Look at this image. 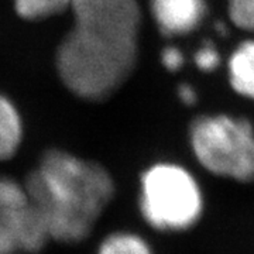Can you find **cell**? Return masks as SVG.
I'll return each instance as SVG.
<instances>
[{"label":"cell","mask_w":254,"mask_h":254,"mask_svg":"<svg viewBox=\"0 0 254 254\" xmlns=\"http://www.w3.org/2000/svg\"><path fill=\"white\" fill-rule=\"evenodd\" d=\"M72 30L57 51V69L75 96L105 100L133 73L138 55V0H72Z\"/></svg>","instance_id":"1"},{"label":"cell","mask_w":254,"mask_h":254,"mask_svg":"<svg viewBox=\"0 0 254 254\" xmlns=\"http://www.w3.org/2000/svg\"><path fill=\"white\" fill-rule=\"evenodd\" d=\"M24 188L51 240L68 245L91 235L115 195V182L103 165L61 150L41 157Z\"/></svg>","instance_id":"2"},{"label":"cell","mask_w":254,"mask_h":254,"mask_svg":"<svg viewBox=\"0 0 254 254\" xmlns=\"http://www.w3.org/2000/svg\"><path fill=\"white\" fill-rule=\"evenodd\" d=\"M140 212L157 230L181 232L202 215L203 199L193 175L181 165L158 163L140 178Z\"/></svg>","instance_id":"3"},{"label":"cell","mask_w":254,"mask_h":254,"mask_svg":"<svg viewBox=\"0 0 254 254\" xmlns=\"http://www.w3.org/2000/svg\"><path fill=\"white\" fill-rule=\"evenodd\" d=\"M192 151L209 173L235 181H254V127L229 115H203L190 128Z\"/></svg>","instance_id":"4"},{"label":"cell","mask_w":254,"mask_h":254,"mask_svg":"<svg viewBox=\"0 0 254 254\" xmlns=\"http://www.w3.org/2000/svg\"><path fill=\"white\" fill-rule=\"evenodd\" d=\"M51 240L24 184L0 175V252L38 253Z\"/></svg>","instance_id":"5"},{"label":"cell","mask_w":254,"mask_h":254,"mask_svg":"<svg viewBox=\"0 0 254 254\" xmlns=\"http://www.w3.org/2000/svg\"><path fill=\"white\" fill-rule=\"evenodd\" d=\"M150 11L164 36H187L205 20L208 3L206 0H150Z\"/></svg>","instance_id":"6"},{"label":"cell","mask_w":254,"mask_h":254,"mask_svg":"<svg viewBox=\"0 0 254 254\" xmlns=\"http://www.w3.org/2000/svg\"><path fill=\"white\" fill-rule=\"evenodd\" d=\"M232 89L254 100V40H246L235 48L227 63Z\"/></svg>","instance_id":"7"},{"label":"cell","mask_w":254,"mask_h":254,"mask_svg":"<svg viewBox=\"0 0 254 254\" xmlns=\"http://www.w3.org/2000/svg\"><path fill=\"white\" fill-rule=\"evenodd\" d=\"M23 141V120L14 103L0 93V161L14 157Z\"/></svg>","instance_id":"8"},{"label":"cell","mask_w":254,"mask_h":254,"mask_svg":"<svg viewBox=\"0 0 254 254\" xmlns=\"http://www.w3.org/2000/svg\"><path fill=\"white\" fill-rule=\"evenodd\" d=\"M96 254H153L144 239L130 232H116L100 242Z\"/></svg>","instance_id":"9"},{"label":"cell","mask_w":254,"mask_h":254,"mask_svg":"<svg viewBox=\"0 0 254 254\" xmlns=\"http://www.w3.org/2000/svg\"><path fill=\"white\" fill-rule=\"evenodd\" d=\"M72 0H14V9L21 18L40 20L71 7Z\"/></svg>","instance_id":"10"},{"label":"cell","mask_w":254,"mask_h":254,"mask_svg":"<svg viewBox=\"0 0 254 254\" xmlns=\"http://www.w3.org/2000/svg\"><path fill=\"white\" fill-rule=\"evenodd\" d=\"M227 11L233 26L254 33V0H227Z\"/></svg>","instance_id":"11"},{"label":"cell","mask_w":254,"mask_h":254,"mask_svg":"<svg viewBox=\"0 0 254 254\" xmlns=\"http://www.w3.org/2000/svg\"><path fill=\"white\" fill-rule=\"evenodd\" d=\"M193 60H195V65L202 72H212L220 65V54L218 48L212 43H206L200 47Z\"/></svg>","instance_id":"12"},{"label":"cell","mask_w":254,"mask_h":254,"mask_svg":"<svg viewBox=\"0 0 254 254\" xmlns=\"http://www.w3.org/2000/svg\"><path fill=\"white\" fill-rule=\"evenodd\" d=\"M184 54L180 48L173 46L165 47L161 53V64L164 65V68L170 72H175L184 65Z\"/></svg>","instance_id":"13"},{"label":"cell","mask_w":254,"mask_h":254,"mask_svg":"<svg viewBox=\"0 0 254 254\" xmlns=\"http://www.w3.org/2000/svg\"><path fill=\"white\" fill-rule=\"evenodd\" d=\"M178 96H180L182 103L187 105V106H193L196 103V100H198L196 91L192 86H190L188 83L180 85V88H178Z\"/></svg>","instance_id":"14"},{"label":"cell","mask_w":254,"mask_h":254,"mask_svg":"<svg viewBox=\"0 0 254 254\" xmlns=\"http://www.w3.org/2000/svg\"><path fill=\"white\" fill-rule=\"evenodd\" d=\"M216 30H218L222 36H226L227 34V27L225 26V24H223V23H219L218 26H216Z\"/></svg>","instance_id":"15"},{"label":"cell","mask_w":254,"mask_h":254,"mask_svg":"<svg viewBox=\"0 0 254 254\" xmlns=\"http://www.w3.org/2000/svg\"><path fill=\"white\" fill-rule=\"evenodd\" d=\"M0 254H11V253H4V252H0Z\"/></svg>","instance_id":"16"}]
</instances>
